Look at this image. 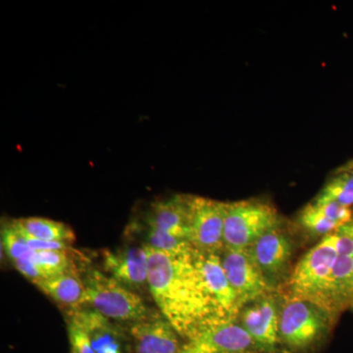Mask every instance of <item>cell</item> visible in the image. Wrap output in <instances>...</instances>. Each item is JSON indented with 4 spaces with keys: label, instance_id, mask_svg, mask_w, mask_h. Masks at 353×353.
<instances>
[{
    "label": "cell",
    "instance_id": "d6986e66",
    "mask_svg": "<svg viewBox=\"0 0 353 353\" xmlns=\"http://www.w3.org/2000/svg\"><path fill=\"white\" fill-rule=\"evenodd\" d=\"M318 202H333L343 208L353 205V172L336 170L314 197Z\"/></svg>",
    "mask_w": 353,
    "mask_h": 353
},
{
    "label": "cell",
    "instance_id": "603a6c76",
    "mask_svg": "<svg viewBox=\"0 0 353 353\" xmlns=\"http://www.w3.org/2000/svg\"><path fill=\"white\" fill-rule=\"evenodd\" d=\"M13 265L24 277L31 281L34 285L38 284L43 279H46L43 272L34 261V259L18 260V261L13 262Z\"/></svg>",
    "mask_w": 353,
    "mask_h": 353
},
{
    "label": "cell",
    "instance_id": "8992f818",
    "mask_svg": "<svg viewBox=\"0 0 353 353\" xmlns=\"http://www.w3.org/2000/svg\"><path fill=\"white\" fill-rule=\"evenodd\" d=\"M250 250L272 292H282L294 269V245L288 234L276 228L255 241Z\"/></svg>",
    "mask_w": 353,
    "mask_h": 353
},
{
    "label": "cell",
    "instance_id": "277c9868",
    "mask_svg": "<svg viewBox=\"0 0 353 353\" xmlns=\"http://www.w3.org/2000/svg\"><path fill=\"white\" fill-rule=\"evenodd\" d=\"M336 319L334 313L321 305L307 301H290L284 297L279 325L283 352H312L328 338Z\"/></svg>",
    "mask_w": 353,
    "mask_h": 353
},
{
    "label": "cell",
    "instance_id": "6da1fadb",
    "mask_svg": "<svg viewBox=\"0 0 353 353\" xmlns=\"http://www.w3.org/2000/svg\"><path fill=\"white\" fill-rule=\"evenodd\" d=\"M148 250L150 294L159 312L183 341L192 340L206 330L227 323L194 263L192 252L175 255L150 248Z\"/></svg>",
    "mask_w": 353,
    "mask_h": 353
},
{
    "label": "cell",
    "instance_id": "d4e9b609",
    "mask_svg": "<svg viewBox=\"0 0 353 353\" xmlns=\"http://www.w3.org/2000/svg\"><path fill=\"white\" fill-rule=\"evenodd\" d=\"M350 307H352V309L353 310V299H352V305H350Z\"/></svg>",
    "mask_w": 353,
    "mask_h": 353
},
{
    "label": "cell",
    "instance_id": "44dd1931",
    "mask_svg": "<svg viewBox=\"0 0 353 353\" xmlns=\"http://www.w3.org/2000/svg\"><path fill=\"white\" fill-rule=\"evenodd\" d=\"M2 245L4 246L6 254L12 262L34 259L36 254V252L28 245L24 236L12 226V224L8 225L2 230Z\"/></svg>",
    "mask_w": 353,
    "mask_h": 353
},
{
    "label": "cell",
    "instance_id": "8fae6325",
    "mask_svg": "<svg viewBox=\"0 0 353 353\" xmlns=\"http://www.w3.org/2000/svg\"><path fill=\"white\" fill-rule=\"evenodd\" d=\"M180 353H266L250 334L234 321L206 330L185 341Z\"/></svg>",
    "mask_w": 353,
    "mask_h": 353
},
{
    "label": "cell",
    "instance_id": "7c38bea8",
    "mask_svg": "<svg viewBox=\"0 0 353 353\" xmlns=\"http://www.w3.org/2000/svg\"><path fill=\"white\" fill-rule=\"evenodd\" d=\"M69 319L76 322L90 338L95 353H130L131 340L126 328L114 323L94 309H71Z\"/></svg>",
    "mask_w": 353,
    "mask_h": 353
},
{
    "label": "cell",
    "instance_id": "3957f363",
    "mask_svg": "<svg viewBox=\"0 0 353 353\" xmlns=\"http://www.w3.org/2000/svg\"><path fill=\"white\" fill-rule=\"evenodd\" d=\"M82 280L85 290L83 307L94 309L114 323L128 326L157 313L141 294L128 289L105 272L88 267L83 272Z\"/></svg>",
    "mask_w": 353,
    "mask_h": 353
},
{
    "label": "cell",
    "instance_id": "e0dca14e",
    "mask_svg": "<svg viewBox=\"0 0 353 353\" xmlns=\"http://www.w3.org/2000/svg\"><path fill=\"white\" fill-rule=\"evenodd\" d=\"M36 285L53 301L66 307L76 309L85 306V285L78 272L43 279Z\"/></svg>",
    "mask_w": 353,
    "mask_h": 353
},
{
    "label": "cell",
    "instance_id": "2e32d148",
    "mask_svg": "<svg viewBox=\"0 0 353 353\" xmlns=\"http://www.w3.org/2000/svg\"><path fill=\"white\" fill-rule=\"evenodd\" d=\"M352 208L333 202L311 201L301 210L299 224L311 236L324 238L352 219Z\"/></svg>",
    "mask_w": 353,
    "mask_h": 353
},
{
    "label": "cell",
    "instance_id": "30bf717a",
    "mask_svg": "<svg viewBox=\"0 0 353 353\" xmlns=\"http://www.w3.org/2000/svg\"><path fill=\"white\" fill-rule=\"evenodd\" d=\"M101 256L108 275L141 296L150 292V255L145 245L105 250Z\"/></svg>",
    "mask_w": 353,
    "mask_h": 353
},
{
    "label": "cell",
    "instance_id": "ffe728a7",
    "mask_svg": "<svg viewBox=\"0 0 353 353\" xmlns=\"http://www.w3.org/2000/svg\"><path fill=\"white\" fill-rule=\"evenodd\" d=\"M34 261L41 269L46 278L69 273V272H75V267L69 252H64V250L36 252Z\"/></svg>",
    "mask_w": 353,
    "mask_h": 353
},
{
    "label": "cell",
    "instance_id": "52a82bcc",
    "mask_svg": "<svg viewBox=\"0 0 353 353\" xmlns=\"http://www.w3.org/2000/svg\"><path fill=\"white\" fill-rule=\"evenodd\" d=\"M283 301L281 292L265 294L243 306L236 319L266 353H285L279 336Z\"/></svg>",
    "mask_w": 353,
    "mask_h": 353
},
{
    "label": "cell",
    "instance_id": "ba28073f",
    "mask_svg": "<svg viewBox=\"0 0 353 353\" xmlns=\"http://www.w3.org/2000/svg\"><path fill=\"white\" fill-rule=\"evenodd\" d=\"M226 212L227 202L192 194L189 241L194 250L223 252Z\"/></svg>",
    "mask_w": 353,
    "mask_h": 353
},
{
    "label": "cell",
    "instance_id": "5b68a950",
    "mask_svg": "<svg viewBox=\"0 0 353 353\" xmlns=\"http://www.w3.org/2000/svg\"><path fill=\"white\" fill-rule=\"evenodd\" d=\"M278 227H281V217L270 202L256 199L227 202L225 248H250L262 236Z\"/></svg>",
    "mask_w": 353,
    "mask_h": 353
},
{
    "label": "cell",
    "instance_id": "9a60e30c",
    "mask_svg": "<svg viewBox=\"0 0 353 353\" xmlns=\"http://www.w3.org/2000/svg\"><path fill=\"white\" fill-rule=\"evenodd\" d=\"M190 201L192 194H175L154 202L146 216V230L189 241Z\"/></svg>",
    "mask_w": 353,
    "mask_h": 353
},
{
    "label": "cell",
    "instance_id": "9c48e42d",
    "mask_svg": "<svg viewBox=\"0 0 353 353\" xmlns=\"http://www.w3.org/2000/svg\"><path fill=\"white\" fill-rule=\"evenodd\" d=\"M220 257L228 280L238 296L241 309L265 294L275 292H272L265 282L250 248L232 250L225 248L220 253Z\"/></svg>",
    "mask_w": 353,
    "mask_h": 353
},
{
    "label": "cell",
    "instance_id": "ac0fdd59",
    "mask_svg": "<svg viewBox=\"0 0 353 353\" xmlns=\"http://www.w3.org/2000/svg\"><path fill=\"white\" fill-rule=\"evenodd\" d=\"M11 224L23 233L38 240L58 241L71 245L76 240L73 230L65 223L48 218L30 217L14 220Z\"/></svg>",
    "mask_w": 353,
    "mask_h": 353
},
{
    "label": "cell",
    "instance_id": "7402d4cb",
    "mask_svg": "<svg viewBox=\"0 0 353 353\" xmlns=\"http://www.w3.org/2000/svg\"><path fill=\"white\" fill-rule=\"evenodd\" d=\"M68 336L71 353H95L87 332L76 322L69 319Z\"/></svg>",
    "mask_w": 353,
    "mask_h": 353
},
{
    "label": "cell",
    "instance_id": "5bb4252c",
    "mask_svg": "<svg viewBox=\"0 0 353 353\" xmlns=\"http://www.w3.org/2000/svg\"><path fill=\"white\" fill-rule=\"evenodd\" d=\"M192 259L201 271L221 315L227 322L234 321L240 312L241 306L236 292L230 284L223 268L220 253L199 252L194 248Z\"/></svg>",
    "mask_w": 353,
    "mask_h": 353
},
{
    "label": "cell",
    "instance_id": "4fadbf2b",
    "mask_svg": "<svg viewBox=\"0 0 353 353\" xmlns=\"http://www.w3.org/2000/svg\"><path fill=\"white\" fill-rule=\"evenodd\" d=\"M132 353H180L185 341L160 312L124 326Z\"/></svg>",
    "mask_w": 353,
    "mask_h": 353
},
{
    "label": "cell",
    "instance_id": "7a4b0ae2",
    "mask_svg": "<svg viewBox=\"0 0 353 353\" xmlns=\"http://www.w3.org/2000/svg\"><path fill=\"white\" fill-rule=\"evenodd\" d=\"M336 259V234L332 233L322 238L297 262L283 289L285 292L281 294L285 299L311 301L331 311L330 285Z\"/></svg>",
    "mask_w": 353,
    "mask_h": 353
},
{
    "label": "cell",
    "instance_id": "cb8c5ba5",
    "mask_svg": "<svg viewBox=\"0 0 353 353\" xmlns=\"http://www.w3.org/2000/svg\"><path fill=\"white\" fill-rule=\"evenodd\" d=\"M338 170L353 172V159L348 161L347 164L343 165V166L341 167Z\"/></svg>",
    "mask_w": 353,
    "mask_h": 353
}]
</instances>
